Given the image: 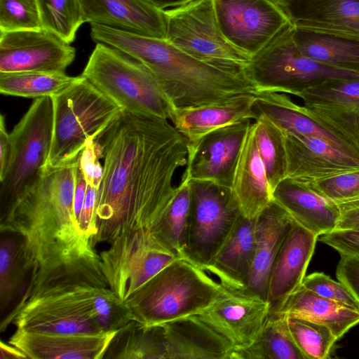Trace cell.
<instances>
[{
    "instance_id": "4fadbf2b",
    "label": "cell",
    "mask_w": 359,
    "mask_h": 359,
    "mask_svg": "<svg viewBox=\"0 0 359 359\" xmlns=\"http://www.w3.org/2000/svg\"><path fill=\"white\" fill-rule=\"evenodd\" d=\"M213 4L226 39L250 59L292 22L271 0H213Z\"/></svg>"
},
{
    "instance_id": "9c48e42d",
    "label": "cell",
    "mask_w": 359,
    "mask_h": 359,
    "mask_svg": "<svg viewBox=\"0 0 359 359\" xmlns=\"http://www.w3.org/2000/svg\"><path fill=\"white\" fill-rule=\"evenodd\" d=\"M53 121V97L36 98L9 133L12 153L1 181V216L43 175L50 152Z\"/></svg>"
},
{
    "instance_id": "52a82bcc",
    "label": "cell",
    "mask_w": 359,
    "mask_h": 359,
    "mask_svg": "<svg viewBox=\"0 0 359 359\" xmlns=\"http://www.w3.org/2000/svg\"><path fill=\"white\" fill-rule=\"evenodd\" d=\"M52 97L53 133L46 168L77 163L87 142L96 140L123 111L84 77Z\"/></svg>"
},
{
    "instance_id": "3957f363",
    "label": "cell",
    "mask_w": 359,
    "mask_h": 359,
    "mask_svg": "<svg viewBox=\"0 0 359 359\" xmlns=\"http://www.w3.org/2000/svg\"><path fill=\"white\" fill-rule=\"evenodd\" d=\"M90 37L143 64L174 109L222 103L243 94H258L245 69L198 60L165 39L90 23Z\"/></svg>"
},
{
    "instance_id": "8d00e7d4",
    "label": "cell",
    "mask_w": 359,
    "mask_h": 359,
    "mask_svg": "<svg viewBox=\"0 0 359 359\" xmlns=\"http://www.w3.org/2000/svg\"><path fill=\"white\" fill-rule=\"evenodd\" d=\"M41 27L71 43L83 24L79 0H36Z\"/></svg>"
},
{
    "instance_id": "7a4b0ae2",
    "label": "cell",
    "mask_w": 359,
    "mask_h": 359,
    "mask_svg": "<svg viewBox=\"0 0 359 359\" xmlns=\"http://www.w3.org/2000/svg\"><path fill=\"white\" fill-rule=\"evenodd\" d=\"M78 162L46 168L41 177L1 216V232L15 233L21 240L27 271L99 255L74 215Z\"/></svg>"
},
{
    "instance_id": "ab89813d",
    "label": "cell",
    "mask_w": 359,
    "mask_h": 359,
    "mask_svg": "<svg viewBox=\"0 0 359 359\" xmlns=\"http://www.w3.org/2000/svg\"><path fill=\"white\" fill-rule=\"evenodd\" d=\"M93 308L98 325L103 332L118 331L133 321L126 304L108 286L97 291Z\"/></svg>"
},
{
    "instance_id": "60d3db41",
    "label": "cell",
    "mask_w": 359,
    "mask_h": 359,
    "mask_svg": "<svg viewBox=\"0 0 359 359\" xmlns=\"http://www.w3.org/2000/svg\"><path fill=\"white\" fill-rule=\"evenodd\" d=\"M41 28L36 0H0V32Z\"/></svg>"
},
{
    "instance_id": "ba28073f",
    "label": "cell",
    "mask_w": 359,
    "mask_h": 359,
    "mask_svg": "<svg viewBox=\"0 0 359 359\" xmlns=\"http://www.w3.org/2000/svg\"><path fill=\"white\" fill-rule=\"evenodd\" d=\"M291 22L248 64L245 71L257 93L297 96L304 90L334 79H359V72L339 69L302 54L296 47Z\"/></svg>"
},
{
    "instance_id": "cb8c5ba5",
    "label": "cell",
    "mask_w": 359,
    "mask_h": 359,
    "mask_svg": "<svg viewBox=\"0 0 359 359\" xmlns=\"http://www.w3.org/2000/svg\"><path fill=\"white\" fill-rule=\"evenodd\" d=\"M242 215L255 219L273 201L266 170L259 154L254 122L244 139L231 187Z\"/></svg>"
},
{
    "instance_id": "ee69618b",
    "label": "cell",
    "mask_w": 359,
    "mask_h": 359,
    "mask_svg": "<svg viewBox=\"0 0 359 359\" xmlns=\"http://www.w3.org/2000/svg\"><path fill=\"white\" fill-rule=\"evenodd\" d=\"M296 30L339 37L359 42V25L327 22L315 20L297 19L292 21Z\"/></svg>"
},
{
    "instance_id": "ac0fdd59",
    "label": "cell",
    "mask_w": 359,
    "mask_h": 359,
    "mask_svg": "<svg viewBox=\"0 0 359 359\" xmlns=\"http://www.w3.org/2000/svg\"><path fill=\"white\" fill-rule=\"evenodd\" d=\"M283 133L287 161L285 178L309 181L359 168V156L338 149L324 140L285 130Z\"/></svg>"
},
{
    "instance_id": "816d5d0a",
    "label": "cell",
    "mask_w": 359,
    "mask_h": 359,
    "mask_svg": "<svg viewBox=\"0 0 359 359\" xmlns=\"http://www.w3.org/2000/svg\"><path fill=\"white\" fill-rule=\"evenodd\" d=\"M0 351L1 359L27 358V356L19 349L8 343L5 344L2 341H0Z\"/></svg>"
},
{
    "instance_id": "f546056e",
    "label": "cell",
    "mask_w": 359,
    "mask_h": 359,
    "mask_svg": "<svg viewBox=\"0 0 359 359\" xmlns=\"http://www.w3.org/2000/svg\"><path fill=\"white\" fill-rule=\"evenodd\" d=\"M104 358L167 359L163 325L131 321L117 332Z\"/></svg>"
},
{
    "instance_id": "44dd1931",
    "label": "cell",
    "mask_w": 359,
    "mask_h": 359,
    "mask_svg": "<svg viewBox=\"0 0 359 359\" xmlns=\"http://www.w3.org/2000/svg\"><path fill=\"white\" fill-rule=\"evenodd\" d=\"M85 22L165 39L163 11L144 0H79Z\"/></svg>"
},
{
    "instance_id": "5b68a950",
    "label": "cell",
    "mask_w": 359,
    "mask_h": 359,
    "mask_svg": "<svg viewBox=\"0 0 359 359\" xmlns=\"http://www.w3.org/2000/svg\"><path fill=\"white\" fill-rule=\"evenodd\" d=\"M107 283L55 282L41 285L21 297L1 323L50 334H100L93 308L97 291Z\"/></svg>"
},
{
    "instance_id": "7dc6e473",
    "label": "cell",
    "mask_w": 359,
    "mask_h": 359,
    "mask_svg": "<svg viewBox=\"0 0 359 359\" xmlns=\"http://www.w3.org/2000/svg\"><path fill=\"white\" fill-rule=\"evenodd\" d=\"M336 275L351 291L359 304V256L341 255Z\"/></svg>"
},
{
    "instance_id": "2e32d148",
    "label": "cell",
    "mask_w": 359,
    "mask_h": 359,
    "mask_svg": "<svg viewBox=\"0 0 359 359\" xmlns=\"http://www.w3.org/2000/svg\"><path fill=\"white\" fill-rule=\"evenodd\" d=\"M251 120L215 130L194 142H188L185 170L191 180L231 187L238 156Z\"/></svg>"
},
{
    "instance_id": "db71d44e",
    "label": "cell",
    "mask_w": 359,
    "mask_h": 359,
    "mask_svg": "<svg viewBox=\"0 0 359 359\" xmlns=\"http://www.w3.org/2000/svg\"><path fill=\"white\" fill-rule=\"evenodd\" d=\"M271 1L279 6L285 0H271Z\"/></svg>"
},
{
    "instance_id": "484cf974",
    "label": "cell",
    "mask_w": 359,
    "mask_h": 359,
    "mask_svg": "<svg viewBox=\"0 0 359 359\" xmlns=\"http://www.w3.org/2000/svg\"><path fill=\"white\" fill-rule=\"evenodd\" d=\"M255 100L256 95L243 94L222 103L174 109L170 121L188 142H194L219 128L255 121Z\"/></svg>"
},
{
    "instance_id": "83f0119b",
    "label": "cell",
    "mask_w": 359,
    "mask_h": 359,
    "mask_svg": "<svg viewBox=\"0 0 359 359\" xmlns=\"http://www.w3.org/2000/svg\"><path fill=\"white\" fill-rule=\"evenodd\" d=\"M255 219L243 215L231 234L206 267L230 290H245L248 284L255 255Z\"/></svg>"
},
{
    "instance_id": "e0dca14e",
    "label": "cell",
    "mask_w": 359,
    "mask_h": 359,
    "mask_svg": "<svg viewBox=\"0 0 359 359\" xmlns=\"http://www.w3.org/2000/svg\"><path fill=\"white\" fill-rule=\"evenodd\" d=\"M298 97L307 113L359 146V79H334Z\"/></svg>"
},
{
    "instance_id": "d6986e66",
    "label": "cell",
    "mask_w": 359,
    "mask_h": 359,
    "mask_svg": "<svg viewBox=\"0 0 359 359\" xmlns=\"http://www.w3.org/2000/svg\"><path fill=\"white\" fill-rule=\"evenodd\" d=\"M318 238L292 219L270 273L267 294L270 311L278 312L301 287Z\"/></svg>"
},
{
    "instance_id": "603a6c76",
    "label": "cell",
    "mask_w": 359,
    "mask_h": 359,
    "mask_svg": "<svg viewBox=\"0 0 359 359\" xmlns=\"http://www.w3.org/2000/svg\"><path fill=\"white\" fill-rule=\"evenodd\" d=\"M273 196L294 221L318 237L337 229L341 217L338 203L306 182L285 178L274 189Z\"/></svg>"
},
{
    "instance_id": "c3c4849f",
    "label": "cell",
    "mask_w": 359,
    "mask_h": 359,
    "mask_svg": "<svg viewBox=\"0 0 359 359\" xmlns=\"http://www.w3.org/2000/svg\"><path fill=\"white\" fill-rule=\"evenodd\" d=\"M337 203L341 217L337 229H359V198Z\"/></svg>"
},
{
    "instance_id": "7bdbcfd3",
    "label": "cell",
    "mask_w": 359,
    "mask_h": 359,
    "mask_svg": "<svg viewBox=\"0 0 359 359\" xmlns=\"http://www.w3.org/2000/svg\"><path fill=\"white\" fill-rule=\"evenodd\" d=\"M302 285L321 297L359 311V304L348 288L343 283L334 280L323 272H314L305 276Z\"/></svg>"
},
{
    "instance_id": "74e56055",
    "label": "cell",
    "mask_w": 359,
    "mask_h": 359,
    "mask_svg": "<svg viewBox=\"0 0 359 359\" xmlns=\"http://www.w3.org/2000/svg\"><path fill=\"white\" fill-rule=\"evenodd\" d=\"M286 318L290 335L304 359L330 358L338 339L329 327L302 318Z\"/></svg>"
},
{
    "instance_id": "f907efd6",
    "label": "cell",
    "mask_w": 359,
    "mask_h": 359,
    "mask_svg": "<svg viewBox=\"0 0 359 359\" xmlns=\"http://www.w3.org/2000/svg\"><path fill=\"white\" fill-rule=\"evenodd\" d=\"M86 188L87 182L78 162V165L76 169L75 189L74 196V212L77 222L79 220L83 203Z\"/></svg>"
},
{
    "instance_id": "d590c367",
    "label": "cell",
    "mask_w": 359,
    "mask_h": 359,
    "mask_svg": "<svg viewBox=\"0 0 359 359\" xmlns=\"http://www.w3.org/2000/svg\"><path fill=\"white\" fill-rule=\"evenodd\" d=\"M254 129L258 151L273 192L286 176L287 161L283 130L262 116L254 121Z\"/></svg>"
},
{
    "instance_id": "5bb4252c",
    "label": "cell",
    "mask_w": 359,
    "mask_h": 359,
    "mask_svg": "<svg viewBox=\"0 0 359 359\" xmlns=\"http://www.w3.org/2000/svg\"><path fill=\"white\" fill-rule=\"evenodd\" d=\"M0 72L65 74L76 49L41 28L0 32Z\"/></svg>"
},
{
    "instance_id": "f1b7e54d",
    "label": "cell",
    "mask_w": 359,
    "mask_h": 359,
    "mask_svg": "<svg viewBox=\"0 0 359 359\" xmlns=\"http://www.w3.org/2000/svg\"><path fill=\"white\" fill-rule=\"evenodd\" d=\"M276 313L323 324L329 327L338 339L359 323V311L321 297L302 285L287 299Z\"/></svg>"
},
{
    "instance_id": "d6a6232c",
    "label": "cell",
    "mask_w": 359,
    "mask_h": 359,
    "mask_svg": "<svg viewBox=\"0 0 359 359\" xmlns=\"http://www.w3.org/2000/svg\"><path fill=\"white\" fill-rule=\"evenodd\" d=\"M231 359H304L295 345L286 316L270 311L261 333L248 348L234 351Z\"/></svg>"
},
{
    "instance_id": "7402d4cb",
    "label": "cell",
    "mask_w": 359,
    "mask_h": 359,
    "mask_svg": "<svg viewBox=\"0 0 359 359\" xmlns=\"http://www.w3.org/2000/svg\"><path fill=\"white\" fill-rule=\"evenodd\" d=\"M254 110L257 117H265L283 130L320 138L338 149L359 156L358 145L310 115L285 93L257 94Z\"/></svg>"
},
{
    "instance_id": "f5cc1de1",
    "label": "cell",
    "mask_w": 359,
    "mask_h": 359,
    "mask_svg": "<svg viewBox=\"0 0 359 359\" xmlns=\"http://www.w3.org/2000/svg\"><path fill=\"white\" fill-rule=\"evenodd\" d=\"M160 10H166L185 4L193 0H144Z\"/></svg>"
},
{
    "instance_id": "f35d334b",
    "label": "cell",
    "mask_w": 359,
    "mask_h": 359,
    "mask_svg": "<svg viewBox=\"0 0 359 359\" xmlns=\"http://www.w3.org/2000/svg\"><path fill=\"white\" fill-rule=\"evenodd\" d=\"M9 233V232H8ZM1 236L0 248L1 307H6L22 283L25 266L22 243L15 233Z\"/></svg>"
},
{
    "instance_id": "f6af8a7d",
    "label": "cell",
    "mask_w": 359,
    "mask_h": 359,
    "mask_svg": "<svg viewBox=\"0 0 359 359\" xmlns=\"http://www.w3.org/2000/svg\"><path fill=\"white\" fill-rule=\"evenodd\" d=\"M103 148L97 140H89L81 152L79 164L87 184L99 189L103 175V165L100 159L103 158Z\"/></svg>"
},
{
    "instance_id": "4316f807",
    "label": "cell",
    "mask_w": 359,
    "mask_h": 359,
    "mask_svg": "<svg viewBox=\"0 0 359 359\" xmlns=\"http://www.w3.org/2000/svg\"><path fill=\"white\" fill-rule=\"evenodd\" d=\"M292 221L291 216L274 201L255 218V255L245 290L267 300L271 268Z\"/></svg>"
},
{
    "instance_id": "836d02e7",
    "label": "cell",
    "mask_w": 359,
    "mask_h": 359,
    "mask_svg": "<svg viewBox=\"0 0 359 359\" xmlns=\"http://www.w3.org/2000/svg\"><path fill=\"white\" fill-rule=\"evenodd\" d=\"M83 79L82 75L43 72H0V93L28 98L54 97L68 90Z\"/></svg>"
},
{
    "instance_id": "ffe728a7",
    "label": "cell",
    "mask_w": 359,
    "mask_h": 359,
    "mask_svg": "<svg viewBox=\"0 0 359 359\" xmlns=\"http://www.w3.org/2000/svg\"><path fill=\"white\" fill-rule=\"evenodd\" d=\"M117 332L50 334L16 329L8 343L30 359H101Z\"/></svg>"
},
{
    "instance_id": "d4e9b609",
    "label": "cell",
    "mask_w": 359,
    "mask_h": 359,
    "mask_svg": "<svg viewBox=\"0 0 359 359\" xmlns=\"http://www.w3.org/2000/svg\"><path fill=\"white\" fill-rule=\"evenodd\" d=\"M167 359H231L230 344L196 315L163 325Z\"/></svg>"
},
{
    "instance_id": "b9f144b4",
    "label": "cell",
    "mask_w": 359,
    "mask_h": 359,
    "mask_svg": "<svg viewBox=\"0 0 359 359\" xmlns=\"http://www.w3.org/2000/svg\"><path fill=\"white\" fill-rule=\"evenodd\" d=\"M302 182L336 203L359 198V168L325 178Z\"/></svg>"
},
{
    "instance_id": "30bf717a",
    "label": "cell",
    "mask_w": 359,
    "mask_h": 359,
    "mask_svg": "<svg viewBox=\"0 0 359 359\" xmlns=\"http://www.w3.org/2000/svg\"><path fill=\"white\" fill-rule=\"evenodd\" d=\"M184 259L205 270L242 216L231 189L211 182L191 180Z\"/></svg>"
},
{
    "instance_id": "1f68e13d",
    "label": "cell",
    "mask_w": 359,
    "mask_h": 359,
    "mask_svg": "<svg viewBox=\"0 0 359 359\" xmlns=\"http://www.w3.org/2000/svg\"><path fill=\"white\" fill-rule=\"evenodd\" d=\"M191 179L184 170L172 199L151 228L161 241L181 258L184 250L191 204Z\"/></svg>"
},
{
    "instance_id": "e575fe53",
    "label": "cell",
    "mask_w": 359,
    "mask_h": 359,
    "mask_svg": "<svg viewBox=\"0 0 359 359\" xmlns=\"http://www.w3.org/2000/svg\"><path fill=\"white\" fill-rule=\"evenodd\" d=\"M297 19L359 25V0H285L279 5Z\"/></svg>"
},
{
    "instance_id": "4dcf8cb0",
    "label": "cell",
    "mask_w": 359,
    "mask_h": 359,
    "mask_svg": "<svg viewBox=\"0 0 359 359\" xmlns=\"http://www.w3.org/2000/svg\"><path fill=\"white\" fill-rule=\"evenodd\" d=\"M292 38L302 54L330 66L359 72V42L294 28Z\"/></svg>"
},
{
    "instance_id": "277c9868",
    "label": "cell",
    "mask_w": 359,
    "mask_h": 359,
    "mask_svg": "<svg viewBox=\"0 0 359 359\" xmlns=\"http://www.w3.org/2000/svg\"><path fill=\"white\" fill-rule=\"evenodd\" d=\"M228 289L184 259L163 269L124 303L132 320L152 326L198 315Z\"/></svg>"
},
{
    "instance_id": "6da1fadb",
    "label": "cell",
    "mask_w": 359,
    "mask_h": 359,
    "mask_svg": "<svg viewBox=\"0 0 359 359\" xmlns=\"http://www.w3.org/2000/svg\"><path fill=\"white\" fill-rule=\"evenodd\" d=\"M103 148L95 245L151 229L176 192L188 141L168 119L122 111L97 137Z\"/></svg>"
},
{
    "instance_id": "9a60e30c",
    "label": "cell",
    "mask_w": 359,
    "mask_h": 359,
    "mask_svg": "<svg viewBox=\"0 0 359 359\" xmlns=\"http://www.w3.org/2000/svg\"><path fill=\"white\" fill-rule=\"evenodd\" d=\"M271 310L269 301L245 290L228 291L196 315L223 337L234 351L257 339Z\"/></svg>"
},
{
    "instance_id": "8992f818",
    "label": "cell",
    "mask_w": 359,
    "mask_h": 359,
    "mask_svg": "<svg viewBox=\"0 0 359 359\" xmlns=\"http://www.w3.org/2000/svg\"><path fill=\"white\" fill-rule=\"evenodd\" d=\"M81 75L123 111L172 118L174 108L151 72L117 48L96 43Z\"/></svg>"
},
{
    "instance_id": "681fc988",
    "label": "cell",
    "mask_w": 359,
    "mask_h": 359,
    "mask_svg": "<svg viewBox=\"0 0 359 359\" xmlns=\"http://www.w3.org/2000/svg\"><path fill=\"white\" fill-rule=\"evenodd\" d=\"M12 153L10 135L7 133L4 116L0 117V181L6 175Z\"/></svg>"
},
{
    "instance_id": "7c38bea8",
    "label": "cell",
    "mask_w": 359,
    "mask_h": 359,
    "mask_svg": "<svg viewBox=\"0 0 359 359\" xmlns=\"http://www.w3.org/2000/svg\"><path fill=\"white\" fill-rule=\"evenodd\" d=\"M165 40L189 55L215 65L245 69L250 57L233 47L219 26L213 0H193L163 10Z\"/></svg>"
},
{
    "instance_id": "8fae6325",
    "label": "cell",
    "mask_w": 359,
    "mask_h": 359,
    "mask_svg": "<svg viewBox=\"0 0 359 359\" xmlns=\"http://www.w3.org/2000/svg\"><path fill=\"white\" fill-rule=\"evenodd\" d=\"M99 255L107 285L122 302L165 266L182 259L151 229L119 236Z\"/></svg>"
},
{
    "instance_id": "bcb514c9",
    "label": "cell",
    "mask_w": 359,
    "mask_h": 359,
    "mask_svg": "<svg viewBox=\"0 0 359 359\" xmlns=\"http://www.w3.org/2000/svg\"><path fill=\"white\" fill-rule=\"evenodd\" d=\"M320 241L339 255L359 256V229H335L318 236Z\"/></svg>"
}]
</instances>
